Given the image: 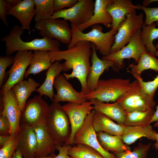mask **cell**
<instances>
[{
    "mask_svg": "<svg viewBox=\"0 0 158 158\" xmlns=\"http://www.w3.org/2000/svg\"><path fill=\"white\" fill-rule=\"evenodd\" d=\"M51 63L64 60L62 63L63 71L72 70L70 74L64 73L63 75L68 80L74 78L80 82L81 92L85 95L89 92L87 79L90 65V58L92 54V43L85 41L78 42L73 47L67 50L49 51Z\"/></svg>",
    "mask_w": 158,
    "mask_h": 158,
    "instance_id": "1",
    "label": "cell"
},
{
    "mask_svg": "<svg viewBox=\"0 0 158 158\" xmlns=\"http://www.w3.org/2000/svg\"><path fill=\"white\" fill-rule=\"evenodd\" d=\"M24 31L21 26L15 25L8 33L1 40L5 42L6 55H11L16 51L45 50L50 51L60 50L59 41L45 36L29 42L23 41L21 36Z\"/></svg>",
    "mask_w": 158,
    "mask_h": 158,
    "instance_id": "2",
    "label": "cell"
},
{
    "mask_svg": "<svg viewBox=\"0 0 158 158\" xmlns=\"http://www.w3.org/2000/svg\"><path fill=\"white\" fill-rule=\"evenodd\" d=\"M71 25L72 35L71 41L68 45V49L73 47L80 41H85L93 44L96 50L99 51L103 56H107L111 53L114 42L115 35L118 27L111 29L109 31L104 33L101 25H95L91 27V31L84 33L76 25L72 24Z\"/></svg>",
    "mask_w": 158,
    "mask_h": 158,
    "instance_id": "3",
    "label": "cell"
},
{
    "mask_svg": "<svg viewBox=\"0 0 158 158\" xmlns=\"http://www.w3.org/2000/svg\"><path fill=\"white\" fill-rule=\"evenodd\" d=\"M45 125L56 145H63L70 135L71 128L68 117L59 103L52 102L49 105Z\"/></svg>",
    "mask_w": 158,
    "mask_h": 158,
    "instance_id": "4",
    "label": "cell"
},
{
    "mask_svg": "<svg viewBox=\"0 0 158 158\" xmlns=\"http://www.w3.org/2000/svg\"><path fill=\"white\" fill-rule=\"evenodd\" d=\"M116 102L126 112L153 109L156 104L154 98L144 92L136 80L130 83L126 92Z\"/></svg>",
    "mask_w": 158,
    "mask_h": 158,
    "instance_id": "5",
    "label": "cell"
},
{
    "mask_svg": "<svg viewBox=\"0 0 158 158\" xmlns=\"http://www.w3.org/2000/svg\"><path fill=\"white\" fill-rule=\"evenodd\" d=\"M129 79L111 78L99 80L93 91L85 95L87 100L96 99L102 102H116L127 91L130 83Z\"/></svg>",
    "mask_w": 158,
    "mask_h": 158,
    "instance_id": "6",
    "label": "cell"
},
{
    "mask_svg": "<svg viewBox=\"0 0 158 158\" xmlns=\"http://www.w3.org/2000/svg\"><path fill=\"white\" fill-rule=\"evenodd\" d=\"M141 31V29L137 30L127 44L120 50L111 53L107 56H103L102 59L112 61L114 63L112 68L116 72L124 68L125 65L124 60L125 59L132 58L138 62L141 54L147 51L140 39Z\"/></svg>",
    "mask_w": 158,
    "mask_h": 158,
    "instance_id": "7",
    "label": "cell"
},
{
    "mask_svg": "<svg viewBox=\"0 0 158 158\" xmlns=\"http://www.w3.org/2000/svg\"><path fill=\"white\" fill-rule=\"evenodd\" d=\"M39 95L26 102L21 112L20 125L33 128L45 122L49 105Z\"/></svg>",
    "mask_w": 158,
    "mask_h": 158,
    "instance_id": "8",
    "label": "cell"
},
{
    "mask_svg": "<svg viewBox=\"0 0 158 158\" xmlns=\"http://www.w3.org/2000/svg\"><path fill=\"white\" fill-rule=\"evenodd\" d=\"M35 28L43 36L55 39L65 44L71 42L72 31L67 21L58 19H49L36 22Z\"/></svg>",
    "mask_w": 158,
    "mask_h": 158,
    "instance_id": "9",
    "label": "cell"
},
{
    "mask_svg": "<svg viewBox=\"0 0 158 158\" xmlns=\"http://www.w3.org/2000/svg\"><path fill=\"white\" fill-rule=\"evenodd\" d=\"M143 17L142 13L137 15L136 11L126 15V19L119 25L115 35L111 53L120 50L128 44L133 34L141 29L144 23Z\"/></svg>",
    "mask_w": 158,
    "mask_h": 158,
    "instance_id": "10",
    "label": "cell"
},
{
    "mask_svg": "<svg viewBox=\"0 0 158 158\" xmlns=\"http://www.w3.org/2000/svg\"><path fill=\"white\" fill-rule=\"evenodd\" d=\"M92 105V102L89 100L81 104L68 102L62 106L68 117L71 128L70 135L64 145H73L75 135L81 129L87 116L93 110Z\"/></svg>",
    "mask_w": 158,
    "mask_h": 158,
    "instance_id": "11",
    "label": "cell"
},
{
    "mask_svg": "<svg viewBox=\"0 0 158 158\" xmlns=\"http://www.w3.org/2000/svg\"><path fill=\"white\" fill-rule=\"evenodd\" d=\"M95 1L78 0L73 7L54 12L50 19L62 18L76 26L87 21L93 14Z\"/></svg>",
    "mask_w": 158,
    "mask_h": 158,
    "instance_id": "12",
    "label": "cell"
},
{
    "mask_svg": "<svg viewBox=\"0 0 158 158\" xmlns=\"http://www.w3.org/2000/svg\"><path fill=\"white\" fill-rule=\"evenodd\" d=\"M33 54L32 50L19 51L16 54L14 62L7 73L9 75L8 78L0 90L1 96L23 80L26 70L30 64Z\"/></svg>",
    "mask_w": 158,
    "mask_h": 158,
    "instance_id": "13",
    "label": "cell"
},
{
    "mask_svg": "<svg viewBox=\"0 0 158 158\" xmlns=\"http://www.w3.org/2000/svg\"><path fill=\"white\" fill-rule=\"evenodd\" d=\"M95 112L92 110L87 116L81 129L75 134L73 138V145L83 144L97 150L104 158H116L113 153L105 150L99 145L97 133L93 125V119Z\"/></svg>",
    "mask_w": 158,
    "mask_h": 158,
    "instance_id": "14",
    "label": "cell"
},
{
    "mask_svg": "<svg viewBox=\"0 0 158 158\" xmlns=\"http://www.w3.org/2000/svg\"><path fill=\"white\" fill-rule=\"evenodd\" d=\"M1 98L0 114L6 116L9 120L11 125L9 134L17 135L20 128L21 111L15 94L11 89L1 95Z\"/></svg>",
    "mask_w": 158,
    "mask_h": 158,
    "instance_id": "15",
    "label": "cell"
},
{
    "mask_svg": "<svg viewBox=\"0 0 158 158\" xmlns=\"http://www.w3.org/2000/svg\"><path fill=\"white\" fill-rule=\"evenodd\" d=\"M54 86L56 90V93L54 94L53 102H68L81 104L87 101L85 95L75 90L63 74L56 77Z\"/></svg>",
    "mask_w": 158,
    "mask_h": 158,
    "instance_id": "16",
    "label": "cell"
},
{
    "mask_svg": "<svg viewBox=\"0 0 158 158\" xmlns=\"http://www.w3.org/2000/svg\"><path fill=\"white\" fill-rule=\"evenodd\" d=\"M17 149L24 158H36L37 154V142L33 128L20 125L17 134Z\"/></svg>",
    "mask_w": 158,
    "mask_h": 158,
    "instance_id": "17",
    "label": "cell"
},
{
    "mask_svg": "<svg viewBox=\"0 0 158 158\" xmlns=\"http://www.w3.org/2000/svg\"><path fill=\"white\" fill-rule=\"evenodd\" d=\"M92 65L87 79L89 92L95 89L101 75L105 70L108 69L110 67L112 68L114 64L113 62L110 60L99 59L97 55L95 45L92 43Z\"/></svg>",
    "mask_w": 158,
    "mask_h": 158,
    "instance_id": "18",
    "label": "cell"
},
{
    "mask_svg": "<svg viewBox=\"0 0 158 158\" xmlns=\"http://www.w3.org/2000/svg\"><path fill=\"white\" fill-rule=\"evenodd\" d=\"M140 9L137 5H133L130 0H112L107 7V10L112 18L111 29L118 28L126 19L127 14Z\"/></svg>",
    "mask_w": 158,
    "mask_h": 158,
    "instance_id": "19",
    "label": "cell"
},
{
    "mask_svg": "<svg viewBox=\"0 0 158 158\" xmlns=\"http://www.w3.org/2000/svg\"><path fill=\"white\" fill-rule=\"evenodd\" d=\"M112 1V0H95L93 15L86 23L77 26L78 28L83 32L89 27L99 24H103L107 28H110L112 18L107 10V7Z\"/></svg>",
    "mask_w": 158,
    "mask_h": 158,
    "instance_id": "20",
    "label": "cell"
},
{
    "mask_svg": "<svg viewBox=\"0 0 158 158\" xmlns=\"http://www.w3.org/2000/svg\"><path fill=\"white\" fill-rule=\"evenodd\" d=\"M35 13L34 0H24L15 6L11 7L8 14L17 18L20 23L22 29L30 31V23Z\"/></svg>",
    "mask_w": 158,
    "mask_h": 158,
    "instance_id": "21",
    "label": "cell"
},
{
    "mask_svg": "<svg viewBox=\"0 0 158 158\" xmlns=\"http://www.w3.org/2000/svg\"><path fill=\"white\" fill-rule=\"evenodd\" d=\"M37 142V158L46 157L54 154L56 145L49 134L45 122L33 127Z\"/></svg>",
    "mask_w": 158,
    "mask_h": 158,
    "instance_id": "22",
    "label": "cell"
},
{
    "mask_svg": "<svg viewBox=\"0 0 158 158\" xmlns=\"http://www.w3.org/2000/svg\"><path fill=\"white\" fill-rule=\"evenodd\" d=\"M90 100L92 103L93 110L105 115L118 124L124 125L127 112L117 102L105 103L96 99Z\"/></svg>",
    "mask_w": 158,
    "mask_h": 158,
    "instance_id": "23",
    "label": "cell"
},
{
    "mask_svg": "<svg viewBox=\"0 0 158 158\" xmlns=\"http://www.w3.org/2000/svg\"><path fill=\"white\" fill-rule=\"evenodd\" d=\"M156 133L150 124L146 126H125L121 137L123 142L128 145L142 137L155 141Z\"/></svg>",
    "mask_w": 158,
    "mask_h": 158,
    "instance_id": "24",
    "label": "cell"
},
{
    "mask_svg": "<svg viewBox=\"0 0 158 158\" xmlns=\"http://www.w3.org/2000/svg\"><path fill=\"white\" fill-rule=\"evenodd\" d=\"M98 142L105 150L122 152L131 150L123 142L121 135H112L103 131L96 132Z\"/></svg>",
    "mask_w": 158,
    "mask_h": 158,
    "instance_id": "25",
    "label": "cell"
},
{
    "mask_svg": "<svg viewBox=\"0 0 158 158\" xmlns=\"http://www.w3.org/2000/svg\"><path fill=\"white\" fill-rule=\"evenodd\" d=\"M93 125L96 132L103 131L112 135H122L125 126L114 122L105 115L95 111Z\"/></svg>",
    "mask_w": 158,
    "mask_h": 158,
    "instance_id": "26",
    "label": "cell"
},
{
    "mask_svg": "<svg viewBox=\"0 0 158 158\" xmlns=\"http://www.w3.org/2000/svg\"><path fill=\"white\" fill-rule=\"evenodd\" d=\"M62 71V63L58 61L53 63L46 73V78L44 82L35 91L42 96H47L53 102L55 94L53 90L54 82L56 77L60 74Z\"/></svg>",
    "mask_w": 158,
    "mask_h": 158,
    "instance_id": "27",
    "label": "cell"
},
{
    "mask_svg": "<svg viewBox=\"0 0 158 158\" xmlns=\"http://www.w3.org/2000/svg\"><path fill=\"white\" fill-rule=\"evenodd\" d=\"M40 85L38 82L29 77L27 80H23L13 87L11 89L15 94L21 112L28 97Z\"/></svg>",
    "mask_w": 158,
    "mask_h": 158,
    "instance_id": "28",
    "label": "cell"
},
{
    "mask_svg": "<svg viewBox=\"0 0 158 158\" xmlns=\"http://www.w3.org/2000/svg\"><path fill=\"white\" fill-rule=\"evenodd\" d=\"M52 63L49 51L35 50L30 66L25 72L24 78H26L29 75H35L48 69Z\"/></svg>",
    "mask_w": 158,
    "mask_h": 158,
    "instance_id": "29",
    "label": "cell"
},
{
    "mask_svg": "<svg viewBox=\"0 0 158 158\" xmlns=\"http://www.w3.org/2000/svg\"><path fill=\"white\" fill-rule=\"evenodd\" d=\"M137 64L131 63L128 66L130 69L128 71L133 77L141 76V73L144 71L151 69L158 72V59L154 54L146 51L141 55Z\"/></svg>",
    "mask_w": 158,
    "mask_h": 158,
    "instance_id": "30",
    "label": "cell"
},
{
    "mask_svg": "<svg viewBox=\"0 0 158 158\" xmlns=\"http://www.w3.org/2000/svg\"><path fill=\"white\" fill-rule=\"evenodd\" d=\"M154 109L145 111H134L127 112L124 126H146L150 122L154 114Z\"/></svg>",
    "mask_w": 158,
    "mask_h": 158,
    "instance_id": "31",
    "label": "cell"
},
{
    "mask_svg": "<svg viewBox=\"0 0 158 158\" xmlns=\"http://www.w3.org/2000/svg\"><path fill=\"white\" fill-rule=\"evenodd\" d=\"M156 26L155 23L148 25L143 23L140 35L141 40L147 51L154 55L157 51L153 44L154 40L158 38V28Z\"/></svg>",
    "mask_w": 158,
    "mask_h": 158,
    "instance_id": "32",
    "label": "cell"
},
{
    "mask_svg": "<svg viewBox=\"0 0 158 158\" xmlns=\"http://www.w3.org/2000/svg\"><path fill=\"white\" fill-rule=\"evenodd\" d=\"M68 154L71 158H104L97 150L83 144L73 145Z\"/></svg>",
    "mask_w": 158,
    "mask_h": 158,
    "instance_id": "33",
    "label": "cell"
},
{
    "mask_svg": "<svg viewBox=\"0 0 158 158\" xmlns=\"http://www.w3.org/2000/svg\"><path fill=\"white\" fill-rule=\"evenodd\" d=\"M35 5L34 20L36 22L50 19L54 12V0H34Z\"/></svg>",
    "mask_w": 158,
    "mask_h": 158,
    "instance_id": "34",
    "label": "cell"
},
{
    "mask_svg": "<svg viewBox=\"0 0 158 158\" xmlns=\"http://www.w3.org/2000/svg\"><path fill=\"white\" fill-rule=\"evenodd\" d=\"M152 145L151 142L143 144L139 142L134 147L133 151H128L122 152H112L116 158H147L148 153Z\"/></svg>",
    "mask_w": 158,
    "mask_h": 158,
    "instance_id": "35",
    "label": "cell"
},
{
    "mask_svg": "<svg viewBox=\"0 0 158 158\" xmlns=\"http://www.w3.org/2000/svg\"><path fill=\"white\" fill-rule=\"evenodd\" d=\"M17 135H12L8 142L0 148V158H11L17 149Z\"/></svg>",
    "mask_w": 158,
    "mask_h": 158,
    "instance_id": "36",
    "label": "cell"
},
{
    "mask_svg": "<svg viewBox=\"0 0 158 158\" xmlns=\"http://www.w3.org/2000/svg\"><path fill=\"white\" fill-rule=\"evenodd\" d=\"M140 84L144 92L149 96L154 98L155 91L158 87V75L151 81L145 82L141 76L134 77Z\"/></svg>",
    "mask_w": 158,
    "mask_h": 158,
    "instance_id": "37",
    "label": "cell"
},
{
    "mask_svg": "<svg viewBox=\"0 0 158 158\" xmlns=\"http://www.w3.org/2000/svg\"><path fill=\"white\" fill-rule=\"evenodd\" d=\"M145 13L146 18L144 22L145 25H148L156 22V26H158V7L149 8L144 7L140 4H137Z\"/></svg>",
    "mask_w": 158,
    "mask_h": 158,
    "instance_id": "38",
    "label": "cell"
},
{
    "mask_svg": "<svg viewBox=\"0 0 158 158\" xmlns=\"http://www.w3.org/2000/svg\"><path fill=\"white\" fill-rule=\"evenodd\" d=\"M14 56L6 55L0 56V87L4 84L6 76V70L8 66L12 65L14 62Z\"/></svg>",
    "mask_w": 158,
    "mask_h": 158,
    "instance_id": "39",
    "label": "cell"
},
{
    "mask_svg": "<svg viewBox=\"0 0 158 158\" xmlns=\"http://www.w3.org/2000/svg\"><path fill=\"white\" fill-rule=\"evenodd\" d=\"M78 0H54L53 10L54 12L63 9L64 8H69L73 6Z\"/></svg>",
    "mask_w": 158,
    "mask_h": 158,
    "instance_id": "40",
    "label": "cell"
},
{
    "mask_svg": "<svg viewBox=\"0 0 158 158\" xmlns=\"http://www.w3.org/2000/svg\"><path fill=\"white\" fill-rule=\"evenodd\" d=\"M11 7L6 2L5 0H0V19L6 27L8 26L7 15Z\"/></svg>",
    "mask_w": 158,
    "mask_h": 158,
    "instance_id": "41",
    "label": "cell"
},
{
    "mask_svg": "<svg viewBox=\"0 0 158 158\" xmlns=\"http://www.w3.org/2000/svg\"><path fill=\"white\" fill-rule=\"evenodd\" d=\"M10 128V123L8 118L5 115L0 114V135H8V134H9Z\"/></svg>",
    "mask_w": 158,
    "mask_h": 158,
    "instance_id": "42",
    "label": "cell"
},
{
    "mask_svg": "<svg viewBox=\"0 0 158 158\" xmlns=\"http://www.w3.org/2000/svg\"><path fill=\"white\" fill-rule=\"evenodd\" d=\"M72 145H63L56 146V149L59 154L54 158H71L68 154V151Z\"/></svg>",
    "mask_w": 158,
    "mask_h": 158,
    "instance_id": "43",
    "label": "cell"
},
{
    "mask_svg": "<svg viewBox=\"0 0 158 158\" xmlns=\"http://www.w3.org/2000/svg\"><path fill=\"white\" fill-rule=\"evenodd\" d=\"M12 135H0V148H1L6 144L9 140Z\"/></svg>",
    "mask_w": 158,
    "mask_h": 158,
    "instance_id": "44",
    "label": "cell"
},
{
    "mask_svg": "<svg viewBox=\"0 0 158 158\" xmlns=\"http://www.w3.org/2000/svg\"><path fill=\"white\" fill-rule=\"evenodd\" d=\"M156 110L155 111L154 114L150 121V124L152 123L155 122L154 126L155 127H158V104L156 107Z\"/></svg>",
    "mask_w": 158,
    "mask_h": 158,
    "instance_id": "45",
    "label": "cell"
},
{
    "mask_svg": "<svg viewBox=\"0 0 158 158\" xmlns=\"http://www.w3.org/2000/svg\"><path fill=\"white\" fill-rule=\"evenodd\" d=\"M6 2L12 7L15 6L19 3L22 0H5Z\"/></svg>",
    "mask_w": 158,
    "mask_h": 158,
    "instance_id": "46",
    "label": "cell"
},
{
    "mask_svg": "<svg viewBox=\"0 0 158 158\" xmlns=\"http://www.w3.org/2000/svg\"><path fill=\"white\" fill-rule=\"evenodd\" d=\"M11 158H24L19 150L17 149L13 153Z\"/></svg>",
    "mask_w": 158,
    "mask_h": 158,
    "instance_id": "47",
    "label": "cell"
},
{
    "mask_svg": "<svg viewBox=\"0 0 158 158\" xmlns=\"http://www.w3.org/2000/svg\"><path fill=\"white\" fill-rule=\"evenodd\" d=\"M155 1H158V0H144L142 1V6L147 7L150 3Z\"/></svg>",
    "mask_w": 158,
    "mask_h": 158,
    "instance_id": "48",
    "label": "cell"
},
{
    "mask_svg": "<svg viewBox=\"0 0 158 158\" xmlns=\"http://www.w3.org/2000/svg\"><path fill=\"white\" fill-rule=\"evenodd\" d=\"M155 142L154 144V147L155 149L158 150V133H156L155 135Z\"/></svg>",
    "mask_w": 158,
    "mask_h": 158,
    "instance_id": "49",
    "label": "cell"
},
{
    "mask_svg": "<svg viewBox=\"0 0 158 158\" xmlns=\"http://www.w3.org/2000/svg\"><path fill=\"white\" fill-rule=\"evenodd\" d=\"M56 155L55 154H53L49 156L48 157H40V158H54Z\"/></svg>",
    "mask_w": 158,
    "mask_h": 158,
    "instance_id": "50",
    "label": "cell"
},
{
    "mask_svg": "<svg viewBox=\"0 0 158 158\" xmlns=\"http://www.w3.org/2000/svg\"><path fill=\"white\" fill-rule=\"evenodd\" d=\"M155 47L156 48H157L158 49V44H156V45L155 46ZM154 55L157 56L158 57V51H157V52L154 54Z\"/></svg>",
    "mask_w": 158,
    "mask_h": 158,
    "instance_id": "51",
    "label": "cell"
},
{
    "mask_svg": "<svg viewBox=\"0 0 158 158\" xmlns=\"http://www.w3.org/2000/svg\"></svg>",
    "mask_w": 158,
    "mask_h": 158,
    "instance_id": "52",
    "label": "cell"
}]
</instances>
